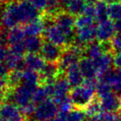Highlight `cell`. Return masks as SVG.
Listing matches in <instances>:
<instances>
[{"label":"cell","instance_id":"obj_28","mask_svg":"<svg viewBox=\"0 0 121 121\" xmlns=\"http://www.w3.org/2000/svg\"><path fill=\"white\" fill-rule=\"evenodd\" d=\"M48 96H50V95H49V94H48L47 90H46V88L45 87V86H40V87L38 86V89L35 92L34 95H33L32 102H34L35 103L38 105V103H40V102H44L46 99H48L47 98Z\"/></svg>","mask_w":121,"mask_h":121},{"label":"cell","instance_id":"obj_17","mask_svg":"<svg viewBox=\"0 0 121 121\" xmlns=\"http://www.w3.org/2000/svg\"><path fill=\"white\" fill-rule=\"evenodd\" d=\"M94 60L98 70V78H100L105 72L111 69V65L113 63V56L111 52H109V53H103L99 58Z\"/></svg>","mask_w":121,"mask_h":121},{"label":"cell","instance_id":"obj_16","mask_svg":"<svg viewBox=\"0 0 121 121\" xmlns=\"http://www.w3.org/2000/svg\"><path fill=\"white\" fill-rule=\"evenodd\" d=\"M65 77L72 87L81 85L84 82V78H85L80 70L79 65L78 63L72 65L67 69V70L65 71Z\"/></svg>","mask_w":121,"mask_h":121},{"label":"cell","instance_id":"obj_18","mask_svg":"<svg viewBox=\"0 0 121 121\" xmlns=\"http://www.w3.org/2000/svg\"><path fill=\"white\" fill-rule=\"evenodd\" d=\"M23 30L25 31L27 37L29 36H40L45 30V23L42 17L34 20L30 23L23 26Z\"/></svg>","mask_w":121,"mask_h":121},{"label":"cell","instance_id":"obj_32","mask_svg":"<svg viewBox=\"0 0 121 121\" xmlns=\"http://www.w3.org/2000/svg\"><path fill=\"white\" fill-rule=\"evenodd\" d=\"M82 14L88 15V16H91V17L95 18V4H86V7H85V9H84V12Z\"/></svg>","mask_w":121,"mask_h":121},{"label":"cell","instance_id":"obj_34","mask_svg":"<svg viewBox=\"0 0 121 121\" xmlns=\"http://www.w3.org/2000/svg\"><path fill=\"white\" fill-rule=\"evenodd\" d=\"M9 53H10V50L7 49L6 46L0 45V62H4Z\"/></svg>","mask_w":121,"mask_h":121},{"label":"cell","instance_id":"obj_19","mask_svg":"<svg viewBox=\"0 0 121 121\" xmlns=\"http://www.w3.org/2000/svg\"><path fill=\"white\" fill-rule=\"evenodd\" d=\"M26 69H30L36 71H40L45 64L44 58L38 53H28L24 57Z\"/></svg>","mask_w":121,"mask_h":121},{"label":"cell","instance_id":"obj_3","mask_svg":"<svg viewBox=\"0 0 121 121\" xmlns=\"http://www.w3.org/2000/svg\"><path fill=\"white\" fill-rule=\"evenodd\" d=\"M38 87V86L37 85L21 83L8 91L5 101L7 100V102H13L20 108H22L32 102L33 95Z\"/></svg>","mask_w":121,"mask_h":121},{"label":"cell","instance_id":"obj_39","mask_svg":"<svg viewBox=\"0 0 121 121\" xmlns=\"http://www.w3.org/2000/svg\"><path fill=\"white\" fill-rule=\"evenodd\" d=\"M83 121H95V119H94V118H93V117H87V118H85V119H84Z\"/></svg>","mask_w":121,"mask_h":121},{"label":"cell","instance_id":"obj_37","mask_svg":"<svg viewBox=\"0 0 121 121\" xmlns=\"http://www.w3.org/2000/svg\"><path fill=\"white\" fill-rule=\"evenodd\" d=\"M98 1H100V0H86V4H95Z\"/></svg>","mask_w":121,"mask_h":121},{"label":"cell","instance_id":"obj_38","mask_svg":"<svg viewBox=\"0 0 121 121\" xmlns=\"http://www.w3.org/2000/svg\"><path fill=\"white\" fill-rule=\"evenodd\" d=\"M107 3H113V2H117V1H120V0H104Z\"/></svg>","mask_w":121,"mask_h":121},{"label":"cell","instance_id":"obj_2","mask_svg":"<svg viewBox=\"0 0 121 121\" xmlns=\"http://www.w3.org/2000/svg\"><path fill=\"white\" fill-rule=\"evenodd\" d=\"M96 83L97 81L95 79H85L81 85L73 87L69 93V96L75 108L85 109L95 98Z\"/></svg>","mask_w":121,"mask_h":121},{"label":"cell","instance_id":"obj_23","mask_svg":"<svg viewBox=\"0 0 121 121\" xmlns=\"http://www.w3.org/2000/svg\"><path fill=\"white\" fill-rule=\"evenodd\" d=\"M107 2L104 0H100L95 4V20L98 21V22L108 20L109 17V12H108Z\"/></svg>","mask_w":121,"mask_h":121},{"label":"cell","instance_id":"obj_1","mask_svg":"<svg viewBox=\"0 0 121 121\" xmlns=\"http://www.w3.org/2000/svg\"><path fill=\"white\" fill-rule=\"evenodd\" d=\"M39 11L29 0H13L0 8L2 28L11 30L14 27L24 26L41 17Z\"/></svg>","mask_w":121,"mask_h":121},{"label":"cell","instance_id":"obj_22","mask_svg":"<svg viewBox=\"0 0 121 121\" xmlns=\"http://www.w3.org/2000/svg\"><path fill=\"white\" fill-rule=\"evenodd\" d=\"M26 34L23 30V27L21 26L14 27L11 30H9V35H8V40H9V45H13L15 43L24 41L26 38Z\"/></svg>","mask_w":121,"mask_h":121},{"label":"cell","instance_id":"obj_24","mask_svg":"<svg viewBox=\"0 0 121 121\" xmlns=\"http://www.w3.org/2000/svg\"><path fill=\"white\" fill-rule=\"evenodd\" d=\"M85 110H86V116H88V117H95L96 116H98L103 110L102 107V103H101V100H99L97 98H94L85 108Z\"/></svg>","mask_w":121,"mask_h":121},{"label":"cell","instance_id":"obj_4","mask_svg":"<svg viewBox=\"0 0 121 121\" xmlns=\"http://www.w3.org/2000/svg\"><path fill=\"white\" fill-rule=\"evenodd\" d=\"M59 107L53 99H46L38 103L34 114L29 117L27 121H47L56 117Z\"/></svg>","mask_w":121,"mask_h":121},{"label":"cell","instance_id":"obj_29","mask_svg":"<svg viewBox=\"0 0 121 121\" xmlns=\"http://www.w3.org/2000/svg\"><path fill=\"white\" fill-rule=\"evenodd\" d=\"M111 89H112L111 86H110L109 84L102 79H99V81H97L96 83V94L99 97H102L104 95L110 94L111 92Z\"/></svg>","mask_w":121,"mask_h":121},{"label":"cell","instance_id":"obj_10","mask_svg":"<svg viewBox=\"0 0 121 121\" xmlns=\"http://www.w3.org/2000/svg\"><path fill=\"white\" fill-rule=\"evenodd\" d=\"M115 24L110 20L100 22L96 26V38L99 42H110L115 36Z\"/></svg>","mask_w":121,"mask_h":121},{"label":"cell","instance_id":"obj_42","mask_svg":"<svg viewBox=\"0 0 121 121\" xmlns=\"http://www.w3.org/2000/svg\"><path fill=\"white\" fill-rule=\"evenodd\" d=\"M0 121H6V120H4V119H0Z\"/></svg>","mask_w":121,"mask_h":121},{"label":"cell","instance_id":"obj_11","mask_svg":"<svg viewBox=\"0 0 121 121\" xmlns=\"http://www.w3.org/2000/svg\"><path fill=\"white\" fill-rule=\"evenodd\" d=\"M102 110L110 112H121V96L117 93L110 92V94L100 97Z\"/></svg>","mask_w":121,"mask_h":121},{"label":"cell","instance_id":"obj_31","mask_svg":"<svg viewBox=\"0 0 121 121\" xmlns=\"http://www.w3.org/2000/svg\"><path fill=\"white\" fill-rule=\"evenodd\" d=\"M29 1L40 11H42V10L44 11L46 4L49 2V0H29Z\"/></svg>","mask_w":121,"mask_h":121},{"label":"cell","instance_id":"obj_12","mask_svg":"<svg viewBox=\"0 0 121 121\" xmlns=\"http://www.w3.org/2000/svg\"><path fill=\"white\" fill-rule=\"evenodd\" d=\"M99 79H102L111 86L117 95H121V69L116 68L112 69H110L103 75H102Z\"/></svg>","mask_w":121,"mask_h":121},{"label":"cell","instance_id":"obj_26","mask_svg":"<svg viewBox=\"0 0 121 121\" xmlns=\"http://www.w3.org/2000/svg\"><path fill=\"white\" fill-rule=\"evenodd\" d=\"M108 12H109V18L113 21L121 18V2H113L109 4L108 7Z\"/></svg>","mask_w":121,"mask_h":121},{"label":"cell","instance_id":"obj_40","mask_svg":"<svg viewBox=\"0 0 121 121\" xmlns=\"http://www.w3.org/2000/svg\"><path fill=\"white\" fill-rule=\"evenodd\" d=\"M47 121H58V120H57L56 117H54V118H53V119H50V120H47Z\"/></svg>","mask_w":121,"mask_h":121},{"label":"cell","instance_id":"obj_36","mask_svg":"<svg viewBox=\"0 0 121 121\" xmlns=\"http://www.w3.org/2000/svg\"><path fill=\"white\" fill-rule=\"evenodd\" d=\"M114 24H115V28H116V30L117 32H121V18L115 21Z\"/></svg>","mask_w":121,"mask_h":121},{"label":"cell","instance_id":"obj_6","mask_svg":"<svg viewBox=\"0 0 121 121\" xmlns=\"http://www.w3.org/2000/svg\"><path fill=\"white\" fill-rule=\"evenodd\" d=\"M0 119L6 121H26L21 108L11 102L0 103Z\"/></svg>","mask_w":121,"mask_h":121},{"label":"cell","instance_id":"obj_5","mask_svg":"<svg viewBox=\"0 0 121 121\" xmlns=\"http://www.w3.org/2000/svg\"><path fill=\"white\" fill-rule=\"evenodd\" d=\"M84 51L85 48L77 45H69L65 47L60 60L58 61L60 71L63 73L70 66L77 64L80 60V57L84 53Z\"/></svg>","mask_w":121,"mask_h":121},{"label":"cell","instance_id":"obj_21","mask_svg":"<svg viewBox=\"0 0 121 121\" xmlns=\"http://www.w3.org/2000/svg\"><path fill=\"white\" fill-rule=\"evenodd\" d=\"M21 83L38 86L41 83L40 73H38V71H36V70L30 69H25L24 70L22 71V82Z\"/></svg>","mask_w":121,"mask_h":121},{"label":"cell","instance_id":"obj_20","mask_svg":"<svg viewBox=\"0 0 121 121\" xmlns=\"http://www.w3.org/2000/svg\"><path fill=\"white\" fill-rule=\"evenodd\" d=\"M43 44V38L40 36H29L24 40L25 49L28 53H40Z\"/></svg>","mask_w":121,"mask_h":121},{"label":"cell","instance_id":"obj_14","mask_svg":"<svg viewBox=\"0 0 121 121\" xmlns=\"http://www.w3.org/2000/svg\"><path fill=\"white\" fill-rule=\"evenodd\" d=\"M78 65L85 79H96L98 78V70L94 60L85 57L79 60Z\"/></svg>","mask_w":121,"mask_h":121},{"label":"cell","instance_id":"obj_15","mask_svg":"<svg viewBox=\"0 0 121 121\" xmlns=\"http://www.w3.org/2000/svg\"><path fill=\"white\" fill-rule=\"evenodd\" d=\"M61 4L63 11L76 16L83 13L86 2V0H61Z\"/></svg>","mask_w":121,"mask_h":121},{"label":"cell","instance_id":"obj_9","mask_svg":"<svg viewBox=\"0 0 121 121\" xmlns=\"http://www.w3.org/2000/svg\"><path fill=\"white\" fill-rule=\"evenodd\" d=\"M63 47L59 46L53 43L46 41L43 44L40 55L47 62H58L63 52Z\"/></svg>","mask_w":121,"mask_h":121},{"label":"cell","instance_id":"obj_27","mask_svg":"<svg viewBox=\"0 0 121 121\" xmlns=\"http://www.w3.org/2000/svg\"><path fill=\"white\" fill-rule=\"evenodd\" d=\"M94 19H95V18H93V17H91V16H88V15L80 14V15H78V17L76 19L75 27L77 29H81V28H84V27L95 25Z\"/></svg>","mask_w":121,"mask_h":121},{"label":"cell","instance_id":"obj_13","mask_svg":"<svg viewBox=\"0 0 121 121\" xmlns=\"http://www.w3.org/2000/svg\"><path fill=\"white\" fill-rule=\"evenodd\" d=\"M39 72L41 77V84L53 83L57 78V77L61 74L58 62H47V61Z\"/></svg>","mask_w":121,"mask_h":121},{"label":"cell","instance_id":"obj_30","mask_svg":"<svg viewBox=\"0 0 121 121\" xmlns=\"http://www.w3.org/2000/svg\"><path fill=\"white\" fill-rule=\"evenodd\" d=\"M110 44L112 46V50L119 52L121 51V32H117L110 40Z\"/></svg>","mask_w":121,"mask_h":121},{"label":"cell","instance_id":"obj_7","mask_svg":"<svg viewBox=\"0 0 121 121\" xmlns=\"http://www.w3.org/2000/svg\"><path fill=\"white\" fill-rule=\"evenodd\" d=\"M96 38V26L84 27L81 29H77L76 38L71 45H77L85 48L88 44H90Z\"/></svg>","mask_w":121,"mask_h":121},{"label":"cell","instance_id":"obj_33","mask_svg":"<svg viewBox=\"0 0 121 121\" xmlns=\"http://www.w3.org/2000/svg\"><path fill=\"white\" fill-rule=\"evenodd\" d=\"M10 72V69L4 62H0V78H7Z\"/></svg>","mask_w":121,"mask_h":121},{"label":"cell","instance_id":"obj_35","mask_svg":"<svg viewBox=\"0 0 121 121\" xmlns=\"http://www.w3.org/2000/svg\"><path fill=\"white\" fill-rule=\"evenodd\" d=\"M113 64L116 68L121 69V51L117 52L113 56Z\"/></svg>","mask_w":121,"mask_h":121},{"label":"cell","instance_id":"obj_8","mask_svg":"<svg viewBox=\"0 0 121 121\" xmlns=\"http://www.w3.org/2000/svg\"><path fill=\"white\" fill-rule=\"evenodd\" d=\"M70 86H71L69 85L66 77L63 76V73L60 74L53 83V95H52L53 101L58 103L66 96H68L70 92Z\"/></svg>","mask_w":121,"mask_h":121},{"label":"cell","instance_id":"obj_25","mask_svg":"<svg viewBox=\"0 0 121 121\" xmlns=\"http://www.w3.org/2000/svg\"><path fill=\"white\" fill-rule=\"evenodd\" d=\"M86 116V113L85 109L75 108L67 113V121H83Z\"/></svg>","mask_w":121,"mask_h":121},{"label":"cell","instance_id":"obj_41","mask_svg":"<svg viewBox=\"0 0 121 121\" xmlns=\"http://www.w3.org/2000/svg\"><path fill=\"white\" fill-rule=\"evenodd\" d=\"M117 121H121V117H119V118H118V120Z\"/></svg>","mask_w":121,"mask_h":121}]
</instances>
